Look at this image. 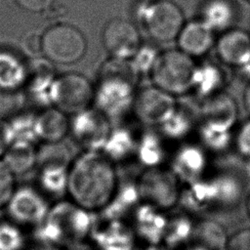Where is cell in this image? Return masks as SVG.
Wrapping results in <instances>:
<instances>
[{"mask_svg": "<svg viewBox=\"0 0 250 250\" xmlns=\"http://www.w3.org/2000/svg\"><path fill=\"white\" fill-rule=\"evenodd\" d=\"M116 189V175L110 161L100 154H88L75 163L67 180L74 204L86 211L104 208Z\"/></svg>", "mask_w": 250, "mask_h": 250, "instance_id": "cell-1", "label": "cell"}, {"mask_svg": "<svg viewBox=\"0 0 250 250\" xmlns=\"http://www.w3.org/2000/svg\"><path fill=\"white\" fill-rule=\"evenodd\" d=\"M197 64L180 49L159 53L149 73L154 86L176 96L192 89Z\"/></svg>", "mask_w": 250, "mask_h": 250, "instance_id": "cell-2", "label": "cell"}, {"mask_svg": "<svg viewBox=\"0 0 250 250\" xmlns=\"http://www.w3.org/2000/svg\"><path fill=\"white\" fill-rule=\"evenodd\" d=\"M137 16L148 36L159 43L176 40L186 22L182 9L172 0L140 3Z\"/></svg>", "mask_w": 250, "mask_h": 250, "instance_id": "cell-3", "label": "cell"}, {"mask_svg": "<svg viewBox=\"0 0 250 250\" xmlns=\"http://www.w3.org/2000/svg\"><path fill=\"white\" fill-rule=\"evenodd\" d=\"M86 210L76 204L62 203L50 208L47 218L38 227L45 239L52 242H73L82 239L89 230Z\"/></svg>", "mask_w": 250, "mask_h": 250, "instance_id": "cell-4", "label": "cell"}, {"mask_svg": "<svg viewBox=\"0 0 250 250\" xmlns=\"http://www.w3.org/2000/svg\"><path fill=\"white\" fill-rule=\"evenodd\" d=\"M85 51L83 34L70 24H55L41 35V52L51 62L71 63L81 59Z\"/></svg>", "mask_w": 250, "mask_h": 250, "instance_id": "cell-5", "label": "cell"}, {"mask_svg": "<svg viewBox=\"0 0 250 250\" xmlns=\"http://www.w3.org/2000/svg\"><path fill=\"white\" fill-rule=\"evenodd\" d=\"M100 88V101L107 113L122 115L133 107L136 93L135 76L137 72L131 62L127 66L115 68L107 73Z\"/></svg>", "mask_w": 250, "mask_h": 250, "instance_id": "cell-6", "label": "cell"}, {"mask_svg": "<svg viewBox=\"0 0 250 250\" xmlns=\"http://www.w3.org/2000/svg\"><path fill=\"white\" fill-rule=\"evenodd\" d=\"M51 97L58 109L67 113H80L92 103L95 92L84 76L66 73L60 76L53 84Z\"/></svg>", "mask_w": 250, "mask_h": 250, "instance_id": "cell-7", "label": "cell"}, {"mask_svg": "<svg viewBox=\"0 0 250 250\" xmlns=\"http://www.w3.org/2000/svg\"><path fill=\"white\" fill-rule=\"evenodd\" d=\"M103 45L108 54L117 60H132L141 48L142 39L138 27L130 21L115 18L104 27Z\"/></svg>", "mask_w": 250, "mask_h": 250, "instance_id": "cell-8", "label": "cell"}, {"mask_svg": "<svg viewBox=\"0 0 250 250\" xmlns=\"http://www.w3.org/2000/svg\"><path fill=\"white\" fill-rule=\"evenodd\" d=\"M6 208L10 220L22 228H38L50 211V207L41 193L27 188L15 190Z\"/></svg>", "mask_w": 250, "mask_h": 250, "instance_id": "cell-9", "label": "cell"}, {"mask_svg": "<svg viewBox=\"0 0 250 250\" xmlns=\"http://www.w3.org/2000/svg\"><path fill=\"white\" fill-rule=\"evenodd\" d=\"M133 108L142 122L161 126L177 106L173 95L152 85L136 93Z\"/></svg>", "mask_w": 250, "mask_h": 250, "instance_id": "cell-10", "label": "cell"}, {"mask_svg": "<svg viewBox=\"0 0 250 250\" xmlns=\"http://www.w3.org/2000/svg\"><path fill=\"white\" fill-rule=\"evenodd\" d=\"M216 53L220 61L231 67L241 68L250 62V34L232 27L216 40Z\"/></svg>", "mask_w": 250, "mask_h": 250, "instance_id": "cell-11", "label": "cell"}, {"mask_svg": "<svg viewBox=\"0 0 250 250\" xmlns=\"http://www.w3.org/2000/svg\"><path fill=\"white\" fill-rule=\"evenodd\" d=\"M215 31L198 18L185 22L178 37V47L191 58L202 57L207 54L216 43Z\"/></svg>", "mask_w": 250, "mask_h": 250, "instance_id": "cell-12", "label": "cell"}, {"mask_svg": "<svg viewBox=\"0 0 250 250\" xmlns=\"http://www.w3.org/2000/svg\"><path fill=\"white\" fill-rule=\"evenodd\" d=\"M237 15L234 0H203L199 6L198 19L215 32H224L234 27Z\"/></svg>", "mask_w": 250, "mask_h": 250, "instance_id": "cell-13", "label": "cell"}, {"mask_svg": "<svg viewBox=\"0 0 250 250\" xmlns=\"http://www.w3.org/2000/svg\"><path fill=\"white\" fill-rule=\"evenodd\" d=\"M236 117V108L232 100L227 96L215 95L209 98L204 106L203 128L229 132Z\"/></svg>", "mask_w": 250, "mask_h": 250, "instance_id": "cell-14", "label": "cell"}, {"mask_svg": "<svg viewBox=\"0 0 250 250\" xmlns=\"http://www.w3.org/2000/svg\"><path fill=\"white\" fill-rule=\"evenodd\" d=\"M75 132L77 138L89 146H98L105 142L108 135V126L102 114L84 110L76 118Z\"/></svg>", "mask_w": 250, "mask_h": 250, "instance_id": "cell-15", "label": "cell"}, {"mask_svg": "<svg viewBox=\"0 0 250 250\" xmlns=\"http://www.w3.org/2000/svg\"><path fill=\"white\" fill-rule=\"evenodd\" d=\"M60 109H48L44 111L35 122V131L39 138L47 143L60 142L68 131L66 117Z\"/></svg>", "mask_w": 250, "mask_h": 250, "instance_id": "cell-16", "label": "cell"}, {"mask_svg": "<svg viewBox=\"0 0 250 250\" xmlns=\"http://www.w3.org/2000/svg\"><path fill=\"white\" fill-rule=\"evenodd\" d=\"M36 158L32 146L25 141H20L10 145L3 161L14 174H21L33 166Z\"/></svg>", "mask_w": 250, "mask_h": 250, "instance_id": "cell-17", "label": "cell"}, {"mask_svg": "<svg viewBox=\"0 0 250 250\" xmlns=\"http://www.w3.org/2000/svg\"><path fill=\"white\" fill-rule=\"evenodd\" d=\"M222 84L223 75L219 67L209 63L196 66L191 90H195L205 98H210L217 95L216 92Z\"/></svg>", "mask_w": 250, "mask_h": 250, "instance_id": "cell-18", "label": "cell"}, {"mask_svg": "<svg viewBox=\"0 0 250 250\" xmlns=\"http://www.w3.org/2000/svg\"><path fill=\"white\" fill-rule=\"evenodd\" d=\"M61 145L59 142L48 143L37 153L36 160L44 170H64L68 161V153Z\"/></svg>", "mask_w": 250, "mask_h": 250, "instance_id": "cell-19", "label": "cell"}, {"mask_svg": "<svg viewBox=\"0 0 250 250\" xmlns=\"http://www.w3.org/2000/svg\"><path fill=\"white\" fill-rule=\"evenodd\" d=\"M25 243L22 227L11 220L0 221V250H23Z\"/></svg>", "mask_w": 250, "mask_h": 250, "instance_id": "cell-20", "label": "cell"}, {"mask_svg": "<svg viewBox=\"0 0 250 250\" xmlns=\"http://www.w3.org/2000/svg\"><path fill=\"white\" fill-rule=\"evenodd\" d=\"M177 169L183 174L188 175L187 177L198 174L204 167L203 154L194 148H185L178 154Z\"/></svg>", "mask_w": 250, "mask_h": 250, "instance_id": "cell-21", "label": "cell"}, {"mask_svg": "<svg viewBox=\"0 0 250 250\" xmlns=\"http://www.w3.org/2000/svg\"><path fill=\"white\" fill-rule=\"evenodd\" d=\"M196 238L199 250H224L226 247L222 230L214 225H204L198 230Z\"/></svg>", "mask_w": 250, "mask_h": 250, "instance_id": "cell-22", "label": "cell"}, {"mask_svg": "<svg viewBox=\"0 0 250 250\" xmlns=\"http://www.w3.org/2000/svg\"><path fill=\"white\" fill-rule=\"evenodd\" d=\"M15 58L0 55V86H14L22 77V68Z\"/></svg>", "mask_w": 250, "mask_h": 250, "instance_id": "cell-23", "label": "cell"}, {"mask_svg": "<svg viewBox=\"0 0 250 250\" xmlns=\"http://www.w3.org/2000/svg\"><path fill=\"white\" fill-rule=\"evenodd\" d=\"M158 55L159 52H157L154 48L142 45L131 60V64L137 74L150 73Z\"/></svg>", "mask_w": 250, "mask_h": 250, "instance_id": "cell-24", "label": "cell"}, {"mask_svg": "<svg viewBox=\"0 0 250 250\" xmlns=\"http://www.w3.org/2000/svg\"><path fill=\"white\" fill-rule=\"evenodd\" d=\"M14 173L0 161V209L5 208L15 192Z\"/></svg>", "mask_w": 250, "mask_h": 250, "instance_id": "cell-25", "label": "cell"}, {"mask_svg": "<svg viewBox=\"0 0 250 250\" xmlns=\"http://www.w3.org/2000/svg\"><path fill=\"white\" fill-rule=\"evenodd\" d=\"M163 129H165L166 133L173 138H178L183 136L190 127L188 122V118L182 114V112L176 108L173 114L161 125Z\"/></svg>", "mask_w": 250, "mask_h": 250, "instance_id": "cell-26", "label": "cell"}, {"mask_svg": "<svg viewBox=\"0 0 250 250\" xmlns=\"http://www.w3.org/2000/svg\"><path fill=\"white\" fill-rule=\"evenodd\" d=\"M234 145L239 155L250 160V120L242 123L236 130Z\"/></svg>", "mask_w": 250, "mask_h": 250, "instance_id": "cell-27", "label": "cell"}, {"mask_svg": "<svg viewBox=\"0 0 250 250\" xmlns=\"http://www.w3.org/2000/svg\"><path fill=\"white\" fill-rule=\"evenodd\" d=\"M25 11L39 13L47 11L53 5L54 0H15Z\"/></svg>", "mask_w": 250, "mask_h": 250, "instance_id": "cell-28", "label": "cell"}, {"mask_svg": "<svg viewBox=\"0 0 250 250\" xmlns=\"http://www.w3.org/2000/svg\"><path fill=\"white\" fill-rule=\"evenodd\" d=\"M229 250H250V230L235 234L228 244Z\"/></svg>", "mask_w": 250, "mask_h": 250, "instance_id": "cell-29", "label": "cell"}, {"mask_svg": "<svg viewBox=\"0 0 250 250\" xmlns=\"http://www.w3.org/2000/svg\"><path fill=\"white\" fill-rule=\"evenodd\" d=\"M23 49L31 55H36L41 52V36L31 32L24 36L22 41Z\"/></svg>", "mask_w": 250, "mask_h": 250, "instance_id": "cell-30", "label": "cell"}, {"mask_svg": "<svg viewBox=\"0 0 250 250\" xmlns=\"http://www.w3.org/2000/svg\"><path fill=\"white\" fill-rule=\"evenodd\" d=\"M10 136L9 124L0 118V154L5 153L10 146Z\"/></svg>", "mask_w": 250, "mask_h": 250, "instance_id": "cell-31", "label": "cell"}, {"mask_svg": "<svg viewBox=\"0 0 250 250\" xmlns=\"http://www.w3.org/2000/svg\"><path fill=\"white\" fill-rule=\"evenodd\" d=\"M243 103H244V106L245 109L248 113V115L250 116V83L247 85V87L244 90V94H243Z\"/></svg>", "mask_w": 250, "mask_h": 250, "instance_id": "cell-32", "label": "cell"}, {"mask_svg": "<svg viewBox=\"0 0 250 250\" xmlns=\"http://www.w3.org/2000/svg\"><path fill=\"white\" fill-rule=\"evenodd\" d=\"M244 173H245L246 178L250 181V160H246L245 168H244Z\"/></svg>", "mask_w": 250, "mask_h": 250, "instance_id": "cell-33", "label": "cell"}, {"mask_svg": "<svg viewBox=\"0 0 250 250\" xmlns=\"http://www.w3.org/2000/svg\"><path fill=\"white\" fill-rule=\"evenodd\" d=\"M246 205H247V212H248V214H249V216H250V194H249V196H248V198H247V203H246Z\"/></svg>", "mask_w": 250, "mask_h": 250, "instance_id": "cell-34", "label": "cell"}, {"mask_svg": "<svg viewBox=\"0 0 250 250\" xmlns=\"http://www.w3.org/2000/svg\"><path fill=\"white\" fill-rule=\"evenodd\" d=\"M139 3H146V2H150V1H153V0H137Z\"/></svg>", "mask_w": 250, "mask_h": 250, "instance_id": "cell-35", "label": "cell"}, {"mask_svg": "<svg viewBox=\"0 0 250 250\" xmlns=\"http://www.w3.org/2000/svg\"><path fill=\"white\" fill-rule=\"evenodd\" d=\"M246 1H247V2H249V3H250V0H246Z\"/></svg>", "mask_w": 250, "mask_h": 250, "instance_id": "cell-36", "label": "cell"}]
</instances>
